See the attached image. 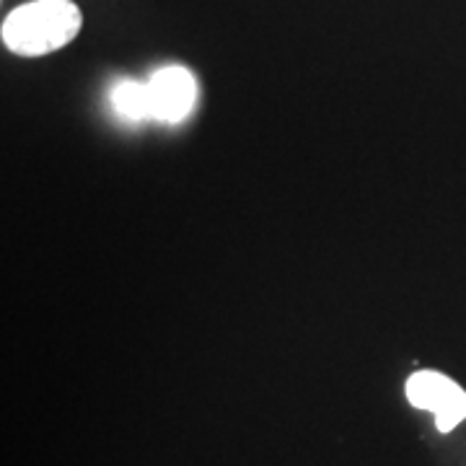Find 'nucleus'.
<instances>
[{"label":"nucleus","instance_id":"7ed1b4c3","mask_svg":"<svg viewBox=\"0 0 466 466\" xmlns=\"http://www.w3.org/2000/svg\"><path fill=\"white\" fill-rule=\"evenodd\" d=\"M407 400L420 410H431L441 433L453 431L466 417V391L438 370H420L407 381Z\"/></svg>","mask_w":466,"mask_h":466},{"label":"nucleus","instance_id":"20e7f679","mask_svg":"<svg viewBox=\"0 0 466 466\" xmlns=\"http://www.w3.org/2000/svg\"><path fill=\"white\" fill-rule=\"evenodd\" d=\"M112 106L116 116L125 122H143L150 119L148 84H140L135 78H122L112 86Z\"/></svg>","mask_w":466,"mask_h":466},{"label":"nucleus","instance_id":"f03ea898","mask_svg":"<svg viewBox=\"0 0 466 466\" xmlns=\"http://www.w3.org/2000/svg\"><path fill=\"white\" fill-rule=\"evenodd\" d=\"M146 84H148L150 119H158L164 125H182L195 112L200 99L198 76L184 66L158 67Z\"/></svg>","mask_w":466,"mask_h":466},{"label":"nucleus","instance_id":"f257e3e1","mask_svg":"<svg viewBox=\"0 0 466 466\" xmlns=\"http://www.w3.org/2000/svg\"><path fill=\"white\" fill-rule=\"evenodd\" d=\"M84 26V14L73 0H32L3 18L5 50L21 57H45L67 47Z\"/></svg>","mask_w":466,"mask_h":466}]
</instances>
